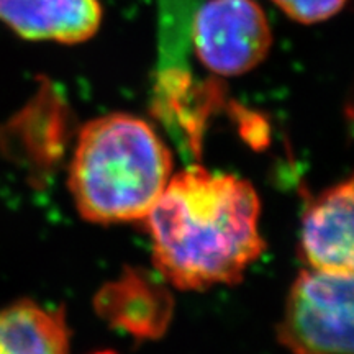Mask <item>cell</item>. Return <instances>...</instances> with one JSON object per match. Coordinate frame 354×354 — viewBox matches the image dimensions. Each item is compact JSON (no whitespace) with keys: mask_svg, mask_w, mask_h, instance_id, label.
Returning a JSON list of instances; mask_svg holds the SVG:
<instances>
[{"mask_svg":"<svg viewBox=\"0 0 354 354\" xmlns=\"http://www.w3.org/2000/svg\"><path fill=\"white\" fill-rule=\"evenodd\" d=\"M172 176V156L143 118L109 113L81 128L68 187L86 221L100 225L145 220Z\"/></svg>","mask_w":354,"mask_h":354,"instance_id":"cell-2","label":"cell"},{"mask_svg":"<svg viewBox=\"0 0 354 354\" xmlns=\"http://www.w3.org/2000/svg\"><path fill=\"white\" fill-rule=\"evenodd\" d=\"M0 354H71L63 310L20 299L0 308Z\"/></svg>","mask_w":354,"mask_h":354,"instance_id":"cell-7","label":"cell"},{"mask_svg":"<svg viewBox=\"0 0 354 354\" xmlns=\"http://www.w3.org/2000/svg\"><path fill=\"white\" fill-rule=\"evenodd\" d=\"M354 185L343 180L313 198L302 216L300 253L310 269L353 274Z\"/></svg>","mask_w":354,"mask_h":354,"instance_id":"cell-5","label":"cell"},{"mask_svg":"<svg viewBox=\"0 0 354 354\" xmlns=\"http://www.w3.org/2000/svg\"><path fill=\"white\" fill-rule=\"evenodd\" d=\"M94 354H117V353H113V351H99V353H94Z\"/></svg>","mask_w":354,"mask_h":354,"instance_id":"cell-10","label":"cell"},{"mask_svg":"<svg viewBox=\"0 0 354 354\" xmlns=\"http://www.w3.org/2000/svg\"><path fill=\"white\" fill-rule=\"evenodd\" d=\"M259 215L246 179L202 166L172 172L145 216L154 268L179 290L236 284L266 251Z\"/></svg>","mask_w":354,"mask_h":354,"instance_id":"cell-1","label":"cell"},{"mask_svg":"<svg viewBox=\"0 0 354 354\" xmlns=\"http://www.w3.org/2000/svg\"><path fill=\"white\" fill-rule=\"evenodd\" d=\"M100 0H0V21L30 41L79 44L99 32Z\"/></svg>","mask_w":354,"mask_h":354,"instance_id":"cell-6","label":"cell"},{"mask_svg":"<svg viewBox=\"0 0 354 354\" xmlns=\"http://www.w3.org/2000/svg\"><path fill=\"white\" fill-rule=\"evenodd\" d=\"M198 61L223 77L250 73L268 57L272 32L256 0H207L192 25Z\"/></svg>","mask_w":354,"mask_h":354,"instance_id":"cell-4","label":"cell"},{"mask_svg":"<svg viewBox=\"0 0 354 354\" xmlns=\"http://www.w3.org/2000/svg\"><path fill=\"white\" fill-rule=\"evenodd\" d=\"M353 274L304 269L292 284L277 325L290 354H353Z\"/></svg>","mask_w":354,"mask_h":354,"instance_id":"cell-3","label":"cell"},{"mask_svg":"<svg viewBox=\"0 0 354 354\" xmlns=\"http://www.w3.org/2000/svg\"><path fill=\"white\" fill-rule=\"evenodd\" d=\"M156 289L146 279L131 274L102 292L97 308L130 335L156 339L165 333L171 318V302H162L167 295Z\"/></svg>","mask_w":354,"mask_h":354,"instance_id":"cell-8","label":"cell"},{"mask_svg":"<svg viewBox=\"0 0 354 354\" xmlns=\"http://www.w3.org/2000/svg\"><path fill=\"white\" fill-rule=\"evenodd\" d=\"M289 19L297 24H322L338 15L346 0H272Z\"/></svg>","mask_w":354,"mask_h":354,"instance_id":"cell-9","label":"cell"}]
</instances>
